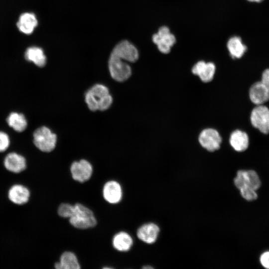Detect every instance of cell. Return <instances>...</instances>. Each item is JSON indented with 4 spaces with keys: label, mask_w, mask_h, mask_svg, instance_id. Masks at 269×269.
Listing matches in <instances>:
<instances>
[{
    "label": "cell",
    "mask_w": 269,
    "mask_h": 269,
    "mask_svg": "<svg viewBox=\"0 0 269 269\" xmlns=\"http://www.w3.org/2000/svg\"><path fill=\"white\" fill-rule=\"evenodd\" d=\"M160 233L159 226L154 223H148L141 225L137 229L136 235L141 241L152 244L157 240Z\"/></svg>",
    "instance_id": "obj_11"
},
{
    "label": "cell",
    "mask_w": 269,
    "mask_h": 269,
    "mask_svg": "<svg viewBox=\"0 0 269 269\" xmlns=\"http://www.w3.org/2000/svg\"><path fill=\"white\" fill-rule=\"evenodd\" d=\"M260 262L264 268L269 269V252H265L261 255Z\"/></svg>",
    "instance_id": "obj_27"
},
{
    "label": "cell",
    "mask_w": 269,
    "mask_h": 269,
    "mask_svg": "<svg viewBox=\"0 0 269 269\" xmlns=\"http://www.w3.org/2000/svg\"><path fill=\"white\" fill-rule=\"evenodd\" d=\"M239 190L242 197L247 201H253L258 198L256 190L251 187H245Z\"/></svg>",
    "instance_id": "obj_24"
},
{
    "label": "cell",
    "mask_w": 269,
    "mask_h": 269,
    "mask_svg": "<svg viewBox=\"0 0 269 269\" xmlns=\"http://www.w3.org/2000/svg\"><path fill=\"white\" fill-rule=\"evenodd\" d=\"M198 140L204 148L210 152H213L220 148L222 137L216 130L207 128L201 132Z\"/></svg>",
    "instance_id": "obj_7"
},
{
    "label": "cell",
    "mask_w": 269,
    "mask_h": 269,
    "mask_svg": "<svg viewBox=\"0 0 269 269\" xmlns=\"http://www.w3.org/2000/svg\"><path fill=\"white\" fill-rule=\"evenodd\" d=\"M260 81L269 92V68L266 69L263 71Z\"/></svg>",
    "instance_id": "obj_26"
},
{
    "label": "cell",
    "mask_w": 269,
    "mask_h": 269,
    "mask_svg": "<svg viewBox=\"0 0 269 269\" xmlns=\"http://www.w3.org/2000/svg\"><path fill=\"white\" fill-rule=\"evenodd\" d=\"M248 0L250 1H255V2H259L262 1L263 0Z\"/></svg>",
    "instance_id": "obj_29"
},
{
    "label": "cell",
    "mask_w": 269,
    "mask_h": 269,
    "mask_svg": "<svg viewBox=\"0 0 269 269\" xmlns=\"http://www.w3.org/2000/svg\"><path fill=\"white\" fill-rule=\"evenodd\" d=\"M70 171L73 179L80 182H84L91 177L93 168L89 161L81 159L72 163Z\"/></svg>",
    "instance_id": "obj_8"
},
{
    "label": "cell",
    "mask_w": 269,
    "mask_h": 269,
    "mask_svg": "<svg viewBox=\"0 0 269 269\" xmlns=\"http://www.w3.org/2000/svg\"><path fill=\"white\" fill-rule=\"evenodd\" d=\"M133 244L132 238L128 233L125 232H120L116 234L113 239L114 247L119 251H129L132 247Z\"/></svg>",
    "instance_id": "obj_19"
},
{
    "label": "cell",
    "mask_w": 269,
    "mask_h": 269,
    "mask_svg": "<svg viewBox=\"0 0 269 269\" xmlns=\"http://www.w3.org/2000/svg\"><path fill=\"white\" fill-rule=\"evenodd\" d=\"M4 165L7 170L16 173L23 171L26 167L25 158L15 152L9 153L5 156Z\"/></svg>",
    "instance_id": "obj_14"
},
{
    "label": "cell",
    "mask_w": 269,
    "mask_h": 269,
    "mask_svg": "<svg viewBox=\"0 0 269 269\" xmlns=\"http://www.w3.org/2000/svg\"><path fill=\"white\" fill-rule=\"evenodd\" d=\"M6 122L14 131L23 132L27 127V121L22 114L16 112L11 113L8 116Z\"/></svg>",
    "instance_id": "obj_21"
},
{
    "label": "cell",
    "mask_w": 269,
    "mask_h": 269,
    "mask_svg": "<svg viewBox=\"0 0 269 269\" xmlns=\"http://www.w3.org/2000/svg\"><path fill=\"white\" fill-rule=\"evenodd\" d=\"M229 143L235 151L243 152L249 147V136L246 132L241 130H236L230 134Z\"/></svg>",
    "instance_id": "obj_13"
},
{
    "label": "cell",
    "mask_w": 269,
    "mask_h": 269,
    "mask_svg": "<svg viewBox=\"0 0 269 269\" xmlns=\"http://www.w3.org/2000/svg\"><path fill=\"white\" fill-rule=\"evenodd\" d=\"M69 222L74 227L80 229L92 228L97 224L92 211L80 203L74 205L73 212L69 218Z\"/></svg>",
    "instance_id": "obj_3"
},
{
    "label": "cell",
    "mask_w": 269,
    "mask_h": 269,
    "mask_svg": "<svg viewBox=\"0 0 269 269\" xmlns=\"http://www.w3.org/2000/svg\"><path fill=\"white\" fill-rule=\"evenodd\" d=\"M104 199L109 203L116 204L122 197V190L120 184L116 181H109L105 183L103 189Z\"/></svg>",
    "instance_id": "obj_12"
},
{
    "label": "cell",
    "mask_w": 269,
    "mask_h": 269,
    "mask_svg": "<svg viewBox=\"0 0 269 269\" xmlns=\"http://www.w3.org/2000/svg\"><path fill=\"white\" fill-rule=\"evenodd\" d=\"M249 97L255 105H264L269 101V92L262 82L258 81L250 87Z\"/></svg>",
    "instance_id": "obj_9"
},
{
    "label": "cell",
    "mask_w": 269,
    "mask_h": 269,
    "mask_svg": "<svg viewBox=\"0 0 269 269\" xmlns=\"http://www.w3.org/2000/svg\"><path fill=\"white\" fill-rule=\"evenodd\" d=\"M9 142L8 135L0 131V152H3L8 148Z\"/></svg>",
    "instance_id": "obj_25"
},
{
    "label": "cell",
    "mask_w": 269,
    "mask_h": 269,
    "mask_svg": "<svg viewBox=\"0 0 269 269\" xmlns=\"http://www.w3.org/2000/svg\"><path fill=\"white\" fill-rule=\"evenodd\" d=\"M143 269H153V268L149 265L148 266H146L142 267Z\"/></svg>",
    "instance_id": "obj_28"
},
{
    "label": "cell",
    "mask_w": 269,
    "mask_h": 269,
    "mask_svg": "<svg viewBox=\"0 0 269 269\" xmlns=\"http://www.w3.org/2000/svg\"><path fill=\"white\" fill-rule=\"evenodd\" d=\"M246 180V186L256 190L261 185V181L257 173L254 170H244Z\"/></svg>",
    "instance_id": "obj_22"
},
{
    "label": "cell",
    "mask_w": 269,
    "mask_h": 269,
    "mask_svg": "<svg viewBox=\"0 0 269 269\" xmlns=\"http://www.w3.org/2000/svg\"><path fill=\"white\" fill-rule=\"evenodd\" d=\"M85 102L89 109L92 111H105L111 106L112 96L108 88L102 84H96L85 94Z\"/></svg>",
    "instance_id": "obj_2"
},
{
    "label": "cell",
    "mask_w": 269,
    "mask_h": 269,
    "mask_svg": "<svg viewBox=\"0 0 269 269\" xmlns=\"http://www.w3.org/2000/svg\"><path fill=\"white\" fill-rule=\"evenodd\" d=\"M25 59L32 62L38 67H43L46 62V58L43 50L38 47H30L25 53Z\"/></svg>",
    "instance_id": "obj_20"
},
{
    "label": "cell",
    "mask_w": 269,
    "mask_h": 269,
    "mask_svg": "<svg viewBox=\"0 0 269 269\" xmlns=\"http://www.w3.org/2000/svg\"><path fill=\"white\" fill-rule=\"evenodd\" d=\"M138 58V50L133 44L127 40L119 43L113 49L109 60L111 77L118 82L127 80L132 74V70L126 61L134 62Z\"/></svg>",
    "instance_id": "obj_1"
},
{
    "label": "cell",
    "mask_w": 269,
    "mask_h": 269,
    "mask_svg": "<svg viewBox=\"0 0 269 269\" xmlns=\"http://www.w3.org/2000/svg\"><path fill=\"white\" fill-rule=\"evenodd\" d=\"M252 126L262 134H269V108L264 105H255L250 116Z\"/></svg>",
    "instance_id": "obj_5"
},
{
    "label": "cell",
    "mask_w": 269,
    "mask_h": 269,
    "mask_svg": "<svg viewBox=\"0 0 269 269\" xmlns=\"http://www.w3.org/2000/svg\"><path fill=\"white\" fill-rule=\"evenodd\" d=\"M152 41L162 53L168 54L176 42L175 36L166 26H161L152 37Z\"/></svg>",
    "instance_id": "obj_6"
},
{
    "label": "cell",
    "mask_w": 269,
    "mask_h": 269,
    "mask_svg": "<svg viewBox=\"0 0 269 269\" xmlns=\"http://www.w3.org/2000/svg\"><path fill=\"white\" fill-rule=\"evenodd\" d=\"M57 269H79L80 264L76 255L71 252H65L61 256L60 262L56 263Z\"/></svg>",
    "instance_id": "obj_18"
},
{
    "label": "cell",
    "mask_w": 269,
    "mask_h": 269,
    "mask_svg": "<svg viewBox=\"0 0 269 269\" xmlns=\"http://www.w3.org/2000/svg\"><path fill=\"white\" fill-rule=\"evenodd\" d=\"M74 205L69 203H62L60 205L58 209L59 215L63 218H70L72 215Z\"/></svg>",
    "instance_id": "obj_23"
},
{
    "label": "cell",
    "mask_w": 269,
    "mask_h": 269,
    "mask_svg": "<svg viewBox=\"0 0 269 269\" xmlns=\"http://www.w3.org/2000/svg\"><path fill=\"white\" fill-rule=\"evenodd\" d=\"M33 135L34 145L41 151L48 152L55 147L56 135L47 127L43 126L38 128Z\"/></svg>",
    "instance_id": "obj_4"
},
{
    "label": "cell",
    "mask_w": 269,
    "mask_h": 269,
    "mask_svg": "<svg viewBox=\"0 0 269 269\" xmlns=\"http://www.w3.org/2000/svg\"><path fill=\"white\" fill-rule=\"evenodd\" d=\"M37 24L38 21L34 13L25 12L21 14L16 24L20 31L29 34L32 33Z\"/></svg>",
    "instance_id": "obj_15"
},
{
    "label": "cell",
    "mask_w": 269,
    "mask_h": 269,
    "mask_svg": "<svg viewBox=\"0 0 269 269\" xmlns=\"http://www.w3.org/2000/svg\"><path fill=\"white\" fill-rule=\"evenodd\" d=\"M215 71L216 66L214 63L206 62L203 60L197 62L192 68V73L198 76L205 83L213 80Z\"/></svg>",
    "instance_id": "obj_10"
},
{
    "label": "cell",
    "mask_w": 269,
    "mask_h": 269,
    "mask_svg": "<svg viewBox=\"0 0 269 269\" xmlns=\"http://www.w3.org/2000/svg\"><path fill=\"white\" fill-rule=\"evenodd\" d=\"M227 47L231 56L234 59L241 58L247 50L246 46L239 36L231 37L227 42Z\"/></svg>",
    "instance_id": "obj_17"
},
{
    "label": "cell",
    "mask_w": 269,
    "mask_h": 269,
    "mask_svg": "<svg viewBox=\"0 0 269 269\" xmlns=\"http://www.w3.org/2000/svg\"><path fill=\"white\" fill-rule=\"evenodd\" d=\"M30 192L27 188L21 185H14L8 191V198L13 203L22 205L28 201Z\"/></svg>",
    "instance_id": "obj_16"
}]
</instances>
